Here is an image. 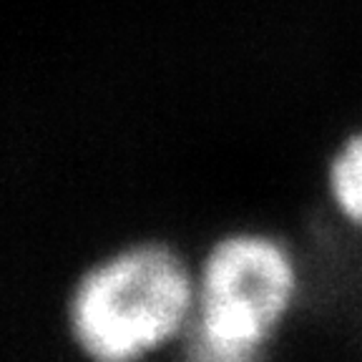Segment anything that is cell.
<instances>
[{
	"label": "cell",
	"instance_id": "6da1fadb",
	"mask_svg": "<svg viewBox=\"0 0 362 362\" xmlns=\"http://www.w3.org/2000/svg\"><path fill=\"white\" fill-rule=\"evenodd\" d=\"M189 300L181 262L161 247H136L81 279L71 327L88 355L131 360L176 332Z\"/></svg>",
	"mask_w": 362,
	"mask_h": 362
},
{
	"label": "cell",
	"instance_id": "3957f363",
	"mask_svg": "<svg viewBox=\"0 0 362 362\" xmlns=\"http://www.w3.org/2000/svg\"><path fill=\"white\" fill-rule=\"evenodd\" d=\"M332 194L342 214L362 224V136H355L342 148L329 174Z\"/></svg>",
	"mask_w": 362,
	"mask_h": 362
},
{
	"label": "cell",
	"instance_id": "7a4b0ae2",
	"mask_svg": "<svg viewBox=\"0 0 362 362\" xmlns=\"http://www.w3.org/2000/svg\"><path fill=\"white\" fill-rule=\"evenodd\" d=\"M294 287L292 264L264 237H229L214 247L202 274V312L192 355L249 357L282 317Z\"/></svg>",
	"mask_w": 362,
	"mask_h": 362
}]
</instances>
